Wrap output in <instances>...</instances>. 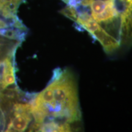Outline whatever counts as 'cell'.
Here are the masks:
<instances>
[{
  "label": "cell",
  "mask_w": 132,
  "mask_h": 132,
  "mask_svg": "<svg viewBox=\"0 0 132 132\" xmlns=\"http://www.w3.org/2000/svg\"><path fill=\"white\" fill-rule=\"evenodd\" d=\"M31 105L34 118L31 131L50 122L70 125L79 122L81 113L75 76L69 70L56 69L47 86L33 96Z\"/></svg>",
  "instance_id": "6da1fadb"
},
{
  "label": "cell",
  "mask_w": 132,
  "mask_h": 132,
  "mask_svg": "<svg viewBox=\"0 0 132 132\" xmlns=\"http://www.w3.org/2000/svg\"><path fill=\"white\" fill-rule=\"evenodd\" d=\"M92 19L121 47L132 45V0H90Z\"/></svg>",
  "instance_id": "7a4b0ae2"
},
{
  "label": "cell",
  "mask_w": 132,
  "mask_h": 132,
  "mask_svg": "<svg viewBox=\"0 0 132 132\" xmlns=\"http://www.w3.org/2000/svg\"><path fill=\"white\" fill-rule=\"evenodd\" d=\"M24 0H0V17L12 24L21 22L18 10Z\"/></svg>",
  "instance_id": "3957f363"
},
{
  "label": "cell",
  "mask_w": 132,
  "mask_h": 132,
  "mask_svg": "<svg viewBox=\"0 0 132 132\" xmlns=\"http://www.w3.org/2000/svg\"><path fill=\"white\" fill-rule=\"evenodd\" d=\"M5 126V118L3 110L0 106V129H4Z\"/></svg>",
  "instance_id": "277c9868"
},
{
  "label": "cell",
  "mask_w": 132,
  "mask_h": 132,
  "mask_svg": "<svg viewBox=\"0 0 132 132\" xmlns=\"http://www.w3.org/2000/svg\"><path fill=\"white\" fill-rule=\"evenodd\" d=\"M63 2L67 4V6H75L76 5L79 4L82 0H62Z\"/></svg>",
  "instance_id": "5b68a950"
}]
</instances>
